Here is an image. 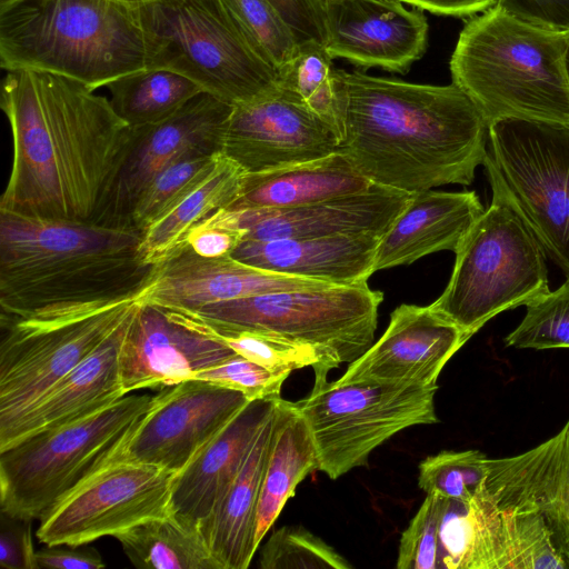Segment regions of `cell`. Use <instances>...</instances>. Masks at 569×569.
<instances>
[{"mask_svg":"<svg viewBox=\"0 0 569 569\" xmlns=\"http://www.w3.org/2000/svg\"><path fill=\"white\" fill-rule=\"evenodd\" d=\"M174 475L161 468L118 459L93 475L40 521L37 538L46 546H83L116 537L172 512Z\"/></svg>","mask_w":569,"mask_h":569,"instance_id":"obj_13","label":"cell"},{"mask_svg":"<svg viewBox=\"0 0 569 569\" xmlns=\"http://www.w3.org/2000/svg\"><path fill=\"white\" fill-rule=\"evenodd\" d=\"M116 113L130 127L167 119L203 92L187 77L161 68H144L106 86Z\"/></svg>","mask_w":569,"mask_h":569,"instance_id":"obj_34","label":"cell"},{"mask_svg":"<svg viewBox=\"0 0 569 569\" xmlns=\"http://www.w3.org/2000/svg\"><path fill=\"white\" fill-rule=\"evenodd\" d=\"M19 0H0V10L4 9Z\"/></svg>","mask_w":569,"mask_h":569,"instance_id":"obj_49","label":"cell"},{"mask_svg":"<svg viewBox=\"0 0 569 569\" xmlns=\"http://www.w3.org/2000/svg\"><path fill=\"white\" fill-rule=\"evenodd\" d=\"M379 239L359 234L244 240L231 256L272 272L348 286L368 282Z\"/></svg>","mask_w":569,"mask_h":569,"instance_id":"obj_27","label":"cell"},{"mask_svg":"<svg viewBox=\"0 0 569 569\" xmlns=\"http://www.w3.org/2000/svg\"><path fill=\"white\" fill-rule=\"evenodd\" d=\"M519 326L505 339L517 349L569 348V281L528 303Z\"/></svg>","mask_w":569,"mask_h":569,"instance_id":"obj_40","label":"cell"},{"mask_svg":"<svg viewBox=\"0 0 569 569\" xmlns=\"http://www.w3.org/2000/svg\"><path fill=\"white\" fill-rule=\"evenodd\" d=\"M287 378L236 355L218 366L199 372L193 379L240 391L251 401L281 397V387Z\"/></svg>","mask_w":569,"mask_h":569,"instance_id":"obj_42","label":"cell"},{"mask_svg":"<svg viewBox=\"0 0 569 569\" xmlns=\"http://www.w3.org/2000/svg\"><path fill=\"white\" fill-rule=\"evenodd\" d=\"M232 107L201 92L162 121L131 127L129 148L93 222L131 226L139 197L162 169L190 154L220 152Z\"/></svg>","mask_w":569,"mask_h":569,"instance_id":"obj_14","label":"cell"},{"mask_svg":"<svg viewBox=\"0 0 569 569\" xmlns=\"http://www.w3.org/2000/svg\"><path fill=\"white\" fill-rule=\"evenodd\" d=\"M487 176L492 201L462 238L449 282L430 305L469 339L498 313L550 291L543 248L497 178Z\"/></svg>","mask_w":569,"mask_h":569,"instance_id":"obj_7","label":"cell"},{"mask_svg":"<svg viewBox=\"0 0 569 569\" xmlns=\"http://www.w3.org/2000/svg\"><path fill=\"white\" fill-rule=\"evenodd\" d=\"M281 397L249 401L177 475L172 511L198 521L208 518L239 475L249 451Z\"/></svg>","mask_w":569,"mask_h":569,"instance_id":"obj_24","label":"cell"},{"mask_svg":"<svg viewBox=\"0 0 569 569\" xmlns=\"http://www.w3.org/2000/svg\"><path fill=\"white\" fill-rule=\"evenodd\" d=\"M325 286L336 284L272 272L232 256L202 257L186 244L157 264L139 300L160 308L198 310L257 295Z\"/></svg>","mask_w":569,"mask_h":569,"instance_id":"obj_20","label":"cell"},{"mask_svg":"<svg viewBox=\"0 0 569 569\" xmlns=\"http://www.w3.org/2000/svg\"><path fill=\"white\" fill-rule=\"evenodd\" d=\"M218 153L190 154L162 169L139 197L130 224L141 230L149 226L207 173Z\"/></svg>","mask_w":569,"mask_h":569,"instance_id":"obj_39","label":"cell"},{"mask_svg":"<svg viewBox=\"0 0 569 569\" xmlns=\"http://www.w3.org/2000/svg\"><path fill=\"white\" fill-rule=\"evenodd\" d=\"M323 3L327 1V0H322ZM386 1H396V2H401L400 0H386Z\"/></svg>","mask_w":569,"mask_h":569,"instance_id":"obj_52","label":"cell"},{"mask_svg":"<svg viewBox=\"0 0 569 569\" xmlns=\"http://www.w3.org/2000/svg\"><path fill=\"white\" fill-rule=\"evenodd\" d=\"M30 520L1 512L0 566L4 569H38Z\"/></svg>","mask_w":569,"mask_h":569,"instance_id":"obj_44","label":"cell"},{"mask_svg":"<svg viewBox=\"0 0 569 569\" xmlns=\"http://www.w3.org/2000/svg\"><path fill=\"white\" fill-rule=\"evenodd\" d=\"M114 1L123 2V3H128V4H139V3L150 1V0H114Z\"/></svg>","mask_w":569,"mask_h":569,"instance_id":"obj_50","label":"cell"},{"mask_svg":"<svg viewBox=\"0 0 569 569\" xmlns=\"http://www.w3.org/2000/svg\"><path fill=\"white\" fill-rule=\"evenodd\" d=\"M468 340L430 305L402 303L378 341L335 382L437 386L443 367Z\"/></svg>","mask_w":569,"mask_h":569,"instance_id":"obj_19","label":"cell"},{"mask_svg":"<svg viewBox=\"0 0 569 569\" xmlns=\"http://www.w3.org/2000/svg\"><path fill=\"white\" fill-rule=\"evenodd\" d=\"M237 353L280 376L289 377L293 370L311 367L315 385L327 381L330 370L341 361L321 347L288 338L259 333L238 332L220 336Z\"/></svg>","mask_w":569,"mask_h":569,"instance_id":"obj_35","label":"cell"},{"mask_svg":"<svg viewBox=\"0 0 569 569\" xmlns=\"http://www.w3.org/2000/svg\"><path fill=\"white\" fill-rule=\"evenodd\" d=\"M138 300L56 319L0 321V433L108 339Z\"/></svg>","mask_w":569,"mask_h":569,"instance_id":"obj_12","label":"cell"},{"mask_svg":"<svg viewBox=\"0 0 569 569\" xmlns=\"http://www.w3.org/2000/svg\"><path fill=\"white\" fill-rule=\"evenodd\" d=\"M142 230L0 210V321L56 319L139 298L156 264Z\"/></svg>","mask_w":569,"mask_h":569,"instance_id":"obj_3","label":"cell"},{"mask_svg":"<svg viewBox=\"0 0 569 569\" xmlns=\"http://www.w3.org/2000/svg\"><path fill=\"white\" fill-rule=\"evenodd\" d=\"M295 32L299 42H327L325 3L322 0H269Z\"/></svg>","mask_w":569,"mask_h":569,"instance_id":"obj_45","label":"cell"},{"mask_svg":"<svg viewBox=\"0 0 569 569\" xmlns=\"http://www.w3.org/2000/svg\"><path fill=\"white\" fill-rule=\"evenodd\" d=\"M497 6L538 28L569 32V0H500Z\"/></svg>","mask_w":569,"mask_h":569,"instance_id":"obj_46","label":"cell"},{"mask_svg":"<svg viewBox=\"0 0 569 569\" xmlns=\"http://www.w3.org/2000/svg\"><path fill=\"white\" fill-rule=\"evenodd\" d=\"M38 569H102L106 563L99 551L83 546H47L37 551Z\"/></svg>","mask_w":569,"mask_h":569,"instance_id":"obj_47","label":"cell"},{"mask_svg":"<svg viewBox=\"0 0 569 569\" xmlns=\"http://www.w3.org/2000/svg\"><path fill=\"white\" fill-rule=\"evenodd\" d=\"M437 390L438 385H313L296 403L316 443L319 471L336 480L367 466L371 452L401 430L439 422Z\"/></svg>","mask_w":569,"mask_h":569,"instance_id":"obj_11","label":"cell"},{"mask_svg":"<svg viewBox=\"0 0 569 569\" xmlns=\"http://www.w3.org/2000/svg\"><path fill=\"white\" fill-rule=\"evenodd\" d=\"M316 470L319 456L309 426L297 403L281 398L258 505V548L297 486Z\"/></svg>","mask_w":569,"mask_h":569,"instance_id":"obj_30","label":"cell"},{"mask_svg":"<svg viewBox=\"0 0 569 569\" xmlns=\"http://www.w3.org/2000/svg\"><path fill=\"white\" fill-rule=\"evenodd\" d=\"M383 293L368 282L257 295L186 310L219 336L274 335L311 343L351 363L373 343Z\"/></svg>","mask_w":569,"mask_h":569,"instance_id":"obj_9","label":"cell"},{"mask_svg":"<svg viewBox=\"0 0 569 569\" xmlns=\"http://www.w3.org/2000/svg\"><path fill=\"white\" fill-rule=\"evenodd\" d=\"M140 569H220L200 521L171 513L148 520L114 537Z\"/></svg>","mask_w":569,"mask_h":569,"instance_id":"obj_32","label":"cell"},{"mask_svg":"<svg viewBox=\"0 0 569 569\" xmlns=\"http://www.w3.org/2000/svg\"><path fill=\"white\" fill-rule=\"evenodd\" d=\"M248 402L240 391L199 379L163 387L152 396L123 457L177 475Z\"/></svg>","mask_w":569,"mask_h":569,"instance_id":"obj_16","label":"cell"},{"mask_svg":"<svg viewBox=\"0 0 569 569\" xmlns=\"http://www.w3.org/2000/svg\"><path fill=\"white\" fill-rule=\"evenodd\" d=\"M337 76L345 100L338 151L371 183L409 194L472 183L488 154V123L457 84Z\"/></svg>","mask_w":569,"mask_h":569,"instance_id":"obj_2","label":"cell"},{"mask_svg":"<svg viewBox=\"0 0 569 569\" xmlns=\"http://www.w3.org/2000/svg\"><path fill=\"white\" fill-rule=\"evenodd\" d=\"M88 86L36 70L7 71L1 109L12 164L0 210L94 221L130 144L132 129Z\"/></svg>","mask_w":569,"mask_h":569,"instance_id":"obj_1","label":"cell"},{"mask_svg":"<svg viewBox=\"0 0 569 569\" xmlns=\"http://www.w3.org/2000/svg\"><path fill=\"white\" fill-rule=\"evenodd\" d=\"M569 32L529 24L499 8L469 19L449 67L488 127L503 118L569 126Z\"/></svg>","mask_w":569,"mask_h":569,"instance_id":"obj_4","label":"cell"},{"mask_svg":"<svg viewBox=\"0 0 569 569\" xmlns=\"http://www.w3.org/2000/svg\"><path fill=\"white\" fill-rule=\"evenodd\" d=\"M136 8L148 68L180 73L231 104L274 86L277 70L254 51L219 0H150Z\"/></svg>","mask_w":569,"mask_h":569,"instance_id":"obj_8","label":"cell"},{"mask_svg":"<svg viewBox=\"0 0 569 569\" xmlns=\"http://www.w3.org/2000/svg\"><path fill=\"white\" fill-rule=\"evenodd\" d=\"M338 147L323 120L273 86L233 104L221 152L253 173L327 157Z\"/></svg>","mask_w":569,"mask_h":569,"instance_id":"obj_17","label":"cell"},{"mask_svg":"<svg viewBox=\"0 0 569 569\" xmlns=\"http://www.w3.org/2000/svg\"><path fill=\"white\" fill-rule=\"evenodd\" d=\"M254 51L276 70L295 54L299 41L269 0H219Z\"/></svg>","mask_w":569,"mask_h":569,"instance_id":"obj_36","label":"cell"},{"mask_svg":"<svg viewBox=\"0 0 569 569\" xmlns=\"http://www.w3.org/2000/svg\"><path fill=\"white\" fill-rule=\"evenodd\" d=\"M136 4L19 0L0 10V66L77 80L97 90L148 68Z\"/></svg>","mask_w":569,"mask_h":569,"instance_id":"obj_5","label":"cell"},{"mask_svg":"<svg viewBox=\"0 0 569 569\" xmlns=\"http://www.w3.org/2000/svg\"><path fill=\"white\" fill-rule=\"evenodd\" d=\"M487 456L479 450H443L419 465L418 486L426 493L468 502L486 480Z\"/></svg>","mask_w":569,"mask_h":569,"instance_id":"obj_37","label":"cell"},{"mask_svg":"<svg viewBox=\"0 0 569 569\" xmlns=\"http://www.w3.org/2000/svg\"><path fill=\"white\" fill-rule=\"evenodd\" d=\"M151 399L127 393L86 418L0 450L1 512L40 521L93 475L123 458Z\"/></svg>","mask_w":569,"mask_h":569,"instance_id":"obj_6","label":"cell"},{"mask_svg":"<svg viewBox=\"0 0 569 569\" xmlns=\"http://www.w3.org/2000/svg\"><path fill=\"white\" fill-rule=\"evenodd\" d=\"M328 53L357 68L405 74L428 47L425 11L386 0H327Z\"/></svg>","mask_w":569,"mask_h":569,"instance_id":"obj_18","label":"cell"},{"mask_svg":"<svg viewBox=\"0 0 569 569\" xmlns=\"http://www.w3.org/2000/svg\"><path fill=\"white\" fill-rule=\"evenodd\" d=\"M243 239L244 230L236 224L232 212L221 208L191 228L184 243L199 256L218 258L231 256Z\"/></svg>","mask_w":569,"mask_h":569,"instance_id":"obj_43","label":"cell"},{"mask_svg":"<svg viewBox=\"0 0 569 569\" xmlns=\"http://www.w3.org/2000/svg\"><path fill=\"white\" fill-rule=\"evenodd\" d=\"M132 313L89 357L0 433V450L28 436L86 418L127 395L121 383L119 357Z\"/></svg>","mask_w":569,"mask_h":569,"instance_id":"obj_25","label":"cell"},{"mask_svg":"<svg viewBox=\"0 0 569 569\" xmlns=\"http://www.w3.org/2000/svg\"><path fill=\"white\" fill-rule=\"evenodd\" d=\"M461 569H566L569 565L533 510L496 505L485 482L468 502Z\"/></svg>","mask_w":569,"mask_h":569,"instance_id":"obj_23","label":"cell"},{"mask_svg":"<svg viewBox=\"0 0 569 569\" xmlns=\"http://www.w3.org/2000/svg\"><path fill=\"white\" fill-rule=\"evenodd\" d=\"M372 183L339 151L319 159L246 173L232 210L298 207L352 193Z\"/></svg>","mask_w":569,"mask_h":569,"instance_id":"obj_29","label":"cell"},{"mask_svg":"<svg viewBox=\"0 0 569 569\" xmlns=\"http://www.w3.org/2000/svg\"><path fill=\"white\" fill-rule=\"evenodd\" d=\"M566 68H567L568 77H569V44H568L567 52H566Z\"/></svg>","mask_w":569,"mask_h":569,"instance_id":"obj_51","label":"cell"},{"mask_svg":"<svg viewBox=\"0 0 569 569\" xmlns=\"http://www.w3.org/2000/svg\"><path fill=\"white\" fill-rule=\"evenodd\" d=\"M445 499L435 493L426 496L401 535L398 569H441L439 527Z\"/></svg>","mask_w":569,"mask_h":569,"instance_id":"obj_41","label":"cell"},{"mask_svg":"<svg viewBox=\"0 0 569 569\" xmlns=\"http://www.w3.org/2000/svg\"><path fill=\"white\" fill-rule=\"evenodd\" d=\"M274 86L323 120L338 136L343 130L345 100L333 58L318 41L299 42L277 69Z\"/></svg>","mask_w":569,"mask_h":569,"instance_id":"obj_33","label":"cell"},{"mask_svg":"<svg viewBox=\"0 0 569 569\" xmlns=\"http://www.w3.org/2000/svg\"><path fill=\"white\" fill-rule=\"evenodd\" d=\"M435 14L467 17L485 12L498 4L500 0H400Z\"/></svg>","mask_w":569,"mask_h":569,"instance_id":"obj_48","label":"cell"},{"mask_svg":"<svg viewBox=\"0 0 569 569\" xmlns=\"http://www.w3.org/2000/svg\"><path fill=\"white\" fill-rule=\"evenodd\" d=\"M410 197L372 183L365 190L298 207L228 209L236 224L244 230L243 241L359 234L382 237Z\"/></svg>","mask_w":569,"mask_h":569,"instance_id":"obj_21","label":"cell"},{"mask_svg":"<svg viewBox=\"0 0 569 569\" xmlns=\"http://www.w3.org/2000/svg\"><path fill=\"white\" fill-rule=\"evenodd\" d=\"M483 211L473 191L430 189L412 193L407 206L379 239L373 272L410 264L442 250L455 252Z\"/></svg>","mask_w":569,"mask_h":569,"instance_id":"obj_26","label":"cell"},{"mask_svg":"<svg viewBox=\"0 0 569 569\" xmlns=\"http://www.w3.org/2000/svg\"><path fill=\"white\" fill-rule=\"evenodd\" d=\"M276 410L260 429L229 490L211 515L200 521L206 542L220 569H247L258 550V505L272 445Z\"/></svg>","mask_w":569,"mask_h":569,"instance_id":"obj_28","label":"cell"},{"mask_svg":"<svg viewBox=\"0 0 569 569\" xmlns=\"http://www.w3.org/2000/svg\"><path fill=\"white\" fill-rule=\"evenodd\" d=\"M237 353L194 315L138 301L123 336V390L163 388L193 379Z\"/></svg>","mask_w":569,"mask_h":569,"instance_id":"obj_15","label":"cell"},{"mask_svg":"<svg viewBox=\"0 0 569 569\" xmlns=\"http://www.w3.org/2000/svg\"><path fill=\"white\" fill-rule=\"evenodd\" d=\"M488 140L486 171L569 281V126L503 118Z\"/></svg>","mask_w":569,"mask_h":569,"instance_id":"obj_10","label":"cell"},{"mask_svg":"<svg viewBox=\"0 0 569 569\" xmlns=\"http://www.w3.org/2000/svg\"><path fill=\"white\" fill-rule=\"evenodd\" d=\"M485 489L501 507L533 510L569 565V419L555 436L512 457L486 460Z\"/></svg>","mask_w":569,"mask_h":569,"instance_id":"obj_22","label":"cell"},{"mask_svg":"<svg viewBox=\"0 0 569 569\" xmlns=\"http://www.w3.org/2000/svg\"><path fill=\"white\" fill-rule=\"evenodd\" d=\"M261 569H350L352 565L305 527L283 526L272 531L260 550Z\"/></svg>","mask_w":569,"mask_h":569,"instance_id":"obj_38","label":"cell"},{"mask_svg":"<svg viewBox=\"0 0 569 569\" xmlns=\"http://www.w3.org/2000/svg\"><path fill=\"white\" fill-rule=\"evenodd\" d=\"M246 173L219 152L207 173L142 230L140 251L144 260L157 266L182 248L191 228L236 199Z\"/></svg>","mask_w":569,"mask_h":569,"instance_id":"obj_31","label":"cell"}]
</instances>
